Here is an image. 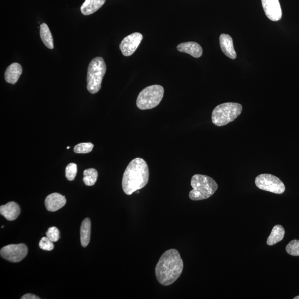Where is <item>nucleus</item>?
I'll return each mask as SVG.
<instances>
[{
    "label": "nucleus",
    "mask_w": 299,
    "mask_h": 299,
    "mask_svg": "<svg viewBox=\"0 0 299 299\" xmlns=\"http://www.w3.org/2000/svg\"><path fill=\"white\" fill-rule=\"evenodd\" d=\"M83 182L87 186H93L98 177V173L94 168H89L83 172Z\"/></svg>",
    "instance_id": "obj_20"
},
{
    "label": "nucleus",
    "mask_w": 299,
    "mask_h": 299,
    "mask_svg": "<svg viewBox=\"0 0 299 299\" xmlns=\"http://www.w3.org/2000/svg\"><path fill=\"white\" fill-rule=\"evenodd\" d=\"M40 36L45 46L50 49L54 48L52 35L46 24L43 23L41 25Z\"/></svg>",
    "instance_id": "obj_19"
},
{
    "label": "nucleus",
    "mask_w": 299,
    "mask_h": 299,
    "mask_svg": "<svg viewBox=\"0 0 299 299\" xmlns=\"http://www.w3.org/2000/svg\"><path fill=\"white\" fill-rule=\"evenodd\" d=\"M294 299H299V296H297L294 298Z\"/></svg>",
    "instance_id": "obj_27"
},
{
    "label": "nucleus",
    "mask_w": 299,
    "mask_h": 299,
    "mask_svg": "<svg viewBox=\"0 0 299 299\" xmlns=\"http://www.w3.org/2000/svg\"><path fill=\"white\" fill-rule=\"evenodd\" d=\"M94 145L91 143H83L76 145L74 148V152L77 154H87L91 152Z\"/></svg>",
    "instance_id": "obj_21"
},
{
    "label": "nucleus",
    "mask_w": 299,
    "mask_h": 299,
    "mask_svg": "<svg viewBox=\"0 0 299 299\" xmlns=\"http://www.w3.org/2000/svg\"><path fill=\"white\" fill-rule=\"evenodd\" d=\"M242 106L236 103L220 104L213 110L212 121L214 125L222 127L235 121L241 114Z\"/></svg>",
    "instance_id": "obj_5"
},
{
    "label": "nucleus",
    "mask_w": 299,
    "mask_h": 299,
    "mask_svg": "<svg viewBox=\"0 0 299 299\" xmlns=\"http://www.w3.org/2000/svg\"><path fill=\"white\" fill-rule=\"evenodd\" d=\"M106 0H85L81 8L84 15H91L103 7Z\"/></svg>",
    "instance_id": "obj_16"
},
{
    "label": "nucleus",
    "mask_w": 299,
    "mask_h": 299,
    "mask_svg": "<svg viewBox=\"0 0 299 299\" xmlns=\"http://www.w3.org/2000/svg\"><path fill=\"white\" fill-rule=\"evenodd\" d=\"M22 72V67L19 64H11L5 72L4 76L6 82L15 84L19 80Z\"/></svg>",
    "instance_id": "obj_15"
},
{
    "label": "nucleus",
    "mask_w": 299,
    "mask_h": 299,
    "mask_svg": "<svg viewBox=\"0 0 299 299\" xmlns=\"http://www.w3.org/2000/svg\"><path fill=\"white\" fill-rule=\"evenodd\" d=\"M164 95V89L160 85H152L144 89L139 93L137 106L142 110L152 109L159 105Z\"/></svg>",
    "instance_id": "obj_6"
},
{
    "label": "nucleus",
    "mask_w": 299,
    "mask_h": 299,
    "mask_svg": "<svg viewBox=\"0 0 299 299\" xmlns=\"http://www.w3.org/2000/svg\"><path fill=\"white\" fill-rule=\"evenodd\" d=\"M191 186L193 190L189 193V198L193 201H200L210 198L218 189V184L212 178L195 174L192 177Z\"/></svg>",
    "instance_id": "obj_3"
},
{
    "label": "nucleus",
    "mask_w": 299,
    "mask_h": 299,
    "mask_svg": "<svg viewBox=\"0 0 299 299\" xmlns=\"http://www.w3.org/2000/svg\"><path fill=\"white\" fill-rule=\"evenodd\" d=\"M39 246L42 250L48 251L53 250L54 247L53 242L47 237L42 238L39 242Z\"/></svg>",
    "instance_id": "obj_25"
},
{
    "label": "nucleus",
    "mask_w": 299,
    "mask_h": 299,
    "mask_svg": "<svg viewBox=\"0 0 299 299\" xmlns=\"http://www.w3.org/2000/svg\"><path fill=\"white\" fill-rule=\"evenodd\" d=\"M285 233V230L283 226L280 225H275L267 239V245L273 246L277 244L284 239Z\"/></svg>",
    "instance_id": "obj_17"
},
{
    "label": "nucleus",
    "mask_w": 299,
    "mask_h": 299,
    "mask_svg": "<svg viewBox=\"0 0 299 299\" xmlns=\"http://www.w3.org/2000/svg\"><path fill=\"white\" fill-rule=\"evenodd\" d=\"M46 235L47 237L53 242H57L60 239L59 230L55 227L49 228Z\"/></svg>",
    "instance_id": "obj_24"
},
{
    "label": "nucleus",
    "mask_w": 299,
    "mask_h": 299,
    "mask_svg": "<svg viewBox=\"0 0 299 299\" xmlns=\"http://www.w3.org/2000/svg\"><path fill=\"white\" fill-rule=\"evenodd\" d=\"M184 263L179 252L170 249L162 254L155 267V275L159 283L170 286L178 280L183 272Z\"/></svg>",
    "instance_id": "obj_1"
},
{
    "label": "nucleus",
    "mask_w": 299,
    "mask_h": 299,
    "mask_svg": "<svg viewBox=\"0 0 299 299\" xmlns=\"http://www.w3.org/2000/svg\"><path fill=\"white\" fill-rule=\"evenodd\" d=\"M106 71V66L102 58H95L90 62L87 77V89L89 93L94 94L99 91Z\"/></svg>",
    "instance_id": "obj_4"
},
{
    "label": "nucleus",
    "mask_w": 299,
    "mask_h": 299,
    "mask_svg": "<svg viewBox=\"0 0 299 299\" xmlns=\"http://www.w3.org/2000/svg\"><path fill=\"white\" fill-rule=\"evenodd\" d=\"M262 4L269 19L278 21L281 19L282 10L279 0H262Z\"/></svg>",
    "instance_id": "obj_10"
},
{
    "label": "nucleus",
    "mask_w": 299,
    "mask_h": 299,
    "mask_svg": "<svg viewBox=\"0 0 299 299\" xmlns=\"http://www.w3.org/2000/svg\"><path fill=\"white\" fill-rule=\"evenodd\" d=\"M20 208L15 202H10L0 207V214L9 221L18 218L20 214Z\"/></svg>",
    "instance_id": "obj_13"
},
{
    "label": "nucleus",
    "mask_w": 299,
    "mask_h": 299,
    "mask_svg": "<svg viewBox=\"0 0 299 299\" xmlns=\"http://www.w3.org/2000/svg\"><path fill=\"white\" fill-rule=\"evenodd\" d=\"M77 166L74 163H71L66 168L65 176L67 180L72 181L76 176Z\"/></svg>",
    "instance_id": "obj_23"
},
{
    "label": "nucleus",
    "mask_w": 299,
    "mask_h": 299,
    "mask_svg": "<svg viewBox=\"0 0 299 299\" xmlns=\"http://www.w3.org/2000/svg\"><path fill=\"white\" fill-rule=\"evenodd\" d=\"M286 251L293 256H299V240H294L289 242L286 247Z\"/></svg>",
    "instance_id": "obj_22"
},
{
    "label": "nucleus",
    "mask_w": 299,
    "mask_h": 299,
    "mask_svg": "<svg viewBox=\"0 0 299 299\" xmlns=\"http://www.w3.org/2000/svg\"><path fill=\"white\" fill-rule=\"evenodd\" d=\"M27 247L24 244L9 245L3 247L0 251L1 257L11 262H19L26 257Z\"/></svg>",
    "instance_id": "obj_8"
},
{
    "label": "nucleus",
    "mask_w": 299,
    "mask_h": 299,
    "mask_svg": "<svg viewBox=\"0 0 299 299\" xmlns=\"http://www.w3.org/2000/svg\"><path fill=\"white\" fill-rule=\"evenodd\" d=\"M91 234V222L89 218L84 219L81 227V241L83 247H87L90 240Z\"/></svg>",
    "instance_id": "obj_18"
},
{
    "label": "nucleus",
    "mask_w": 299,
    "mask_h": 299,
    "mask_svg": "<svg viewBox=\"0 0 299 299\" xmlns=\"http://www.w3.org/2000/svg\"><path fill=\"white\" fill-rule=\"evenodd\" d=\"M66 203L65 197L58 193L50 194L45 200V205L50 212L57 211L65 205Z\"/></svg>",
    "instance_id": "obj_11"
},
{
    "label": "nucleus",
    "mask_w": 299,
    "mask_h": 299,
    "mask_svg": "<svg viewBox=\"0 0 299 299\" xmlns=\"http://www.w3.org/2000/svg\"><path fill=\"white\" fill-rule=\"evenodd\" d=\"M40 298L30 294H26L21 297V299H39Z\"/></svg>",
    "instance_id": "obj_26"
},
{
    "label": "nucleus",
    "mask_w": 299,
    "mask_h": 299,
    "mask_svg": "<svg viewBox=\"0 0 299 299\" xmlns=\"http://www.w3.org/2000/svg\"><path fill=\"white\" fill-rule=\"evenodd\" d=\"M180 52L188 54L196 58L201 57L203 50L200 45L195 42L180 43L177 47Z\"/></svg>",
    "instance_id": "obj_14"
},
{
    "label": "nucleus",
    "mask_w": 299,
    "mask_h": 299,
    "mask_svg": "<svg viewBox=\"0 0 299 299\" xmlns=\"http://www.w3.org/2000/svg\"><path fill=\"white\" fill-rule=\"evenodd\" d=\"M255 184L259 189L276 194H283L285 191L283 182L272 174H260L256 178Z\"/></svg>",
    "instance_id": "obj_7"
},
{
    "label": "nucleus",
    "mask_w": 299,
    "mask_h": 299,
    "mask_svg": "<svg viewBox=\"0 0 299 299\" xmlns=\"http://www.w3.org/2000/svg\"><path fill=\"white\" fill-rule=\"evenodd\" d=\"M143 35L138 32L132 33L124 38L120 45L122 53L125 57H129L134 54L143 40Z\"/></svg>",
    "instance_id": "obj_9"
},
{
    "label": "nucleus",
    "mask_w": 299,
    "mask_h": 299,
    "mask_svg": "<svg viewBox=\"0 0 299 299\" xmlns=\"http://www.w3.org/2000/svg\"><path fill=\"white\" fill-rule=\"evenodd\" d=\"M70 148V146H68V147L67 148V149H69Z\"/></svg>",
    "instance_id": "obj_28"
},
{
    "label": "nucleus",
    "mask_w": 299,
    "mask_h": 299,
    "mask_svg": "<svg viewBox=\"0 0 299 299\" xmlns=\"http://www.w3.org/2000/svg\"><path fill=\"white\" fill-rule=\"evenodd\" d=\"M220 46L224 54L230 59L236 58V53L234 49L232 37L227 34H222L219 38Z\"/></svg>",
    "instance_id": "obj_12"
},
{
    "label": "nucleus",
    "mask_w": 299,
    "mask_h": 299,
    "mask_svg": "<svg viewBox=\"0 0 299 299\" xmlns=\"http://www.w3.org/2000/svg\"><path fill=\"white\" fill-rule=\"evenodd\" d=\"M149 179L147 163L142 158H135L127 167L122 178V189L128 195L143 189Z\"/></svg>",
    "instance_id": "obj_2"
}]
</instances>
